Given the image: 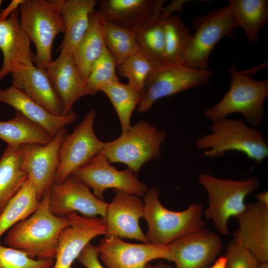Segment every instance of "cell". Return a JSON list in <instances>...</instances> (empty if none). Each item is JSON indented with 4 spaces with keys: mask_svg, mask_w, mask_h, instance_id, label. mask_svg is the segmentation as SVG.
Segmentation results:
<instances>
[{
    "mask_svg": "<svg viewBox=\"0 0 268 268\" xmlns=\"http://www.w3.org/2000/svg\"><path fill=\"white\" fill-rule=\"evenodd\" d=\"M50 189L32 214L8 230L4 239L6 246L23 251L33 259L55 260L60 235L69 222L66 217L58 216L50 210Z\"/></svg>",
    "mask_w": 268,
    "mask_h": 268,
    "instance_id": "cell-1",
    "label": "cell"
},
{
    "mask_svg": "<svg viewBox=\"0 0 268 268\" xmlns=\"http://www.w3.org/2000/svg\"><path fill=\"white\" fill-rule=\"evenodd\" d=\"M209 131L195 142L196 147L203 151L201 156L217 159L237 151L257 163L268 156V142L263 133L243 119L219 120L212 122Z\"/></svg>",
    "mask_w": 268,
    "mask_h": 268,
    "instance_id": "cell-2",
    "label": "cell"
},
{
    "mask_svg": "<svg viewBox=\"0 0 268 268\" xmlns=\"http://www.w3.org/2000/svg\"><path fill=\"white\" fill-rule=\"evenodd\" d=\"M230 87L221 99L204 111L212 122L239 114L249 126L257 128L265 116V101L268 95V80H256L239 71L235 63L229 70Z\"/></svg>",
    "mask_w": 268,
    "mask_h": 268,
    "instance_id": "cell-3",
    "label": "cell"
},
{
    "mask_svg": "<svg viewBox=\"0 0 268 268\" xmlns=\"http://www.w3.org/2000/svg\"><path fill=\"white\" fill-rule=\"evenodd\" d=\"M157 188L148 189L143 196L144 216L148 231L145 234L150 243L167 246L176 240L202 228V206L193 203L182 211H173L160 202Z\"/></svg>",
    "mask_w": 268,
    "mask_h": 268,
    "instance_id": "cell-4",
    "label": "cell"
},
{
    "mask_svg": "<svg viewBox=\"0 0 268 268\" xmlns=\"http://www.w3.org/2000/svg\"><path fill=\"white\" fill-rule=\"evenodd\" d=\"M198 181L208 195V206L203 211L204 216L212 221L220 234L228 235L229 218L245 210V199L258 189V179L250 177L239 180L227 179L202 173L199 175Z\"/></svg>",
    "mask_w": 268,
    "mask_h": 268,
    "instance_id": "cell-5",
    "label": "cell"
},
{
    "mask_svg": "<svg viewBox=\"0 0 268 268\" xmlns=\"http://www.w3.org/2000/svg\"><path fill=\"white\" fill-rule=\"evenodd\" d=\"M63 0H24L18 9L21 26L35 46L34 65L41 68L53 61L52 49L57 35L65 33L61 8Z\"/></svg>",
    "mask_w": 268,
    "mask_h": 268,
    "instance_id": "cell-6",
    "label": "cell"
},
{
    "mask_svg": "<svg viewBox=\"0 0 268 268\" xmlns=\"http://www.w3.org/2000/svg\"><path fill=\"white\" fill-rule=\"evenodd\" d=\"M166 137L164 131L142 120L117 138L104 142L101 152L110 163H124L136 175L146 162L161 157Z\"/></svg>",
    "mask_w": 268,
    "mask_h": 268,
    "instance_id": "cell-7",
    "label": "cell"
},
{
    "mask_svg": "<svg viewBox=\"0 0 268 268\" xmlns=\"http://www.w3.org/2000/svg\"><path fill=\"white\" fill-rule=\"evenodd\" d=\"M238 26L229 5L212 10L202 16L194 18L195 31L184 65L200 70H208L210 55L218 41L233 35Z\"/></svg>",
    "mask_w": 268,
    "mask_h": 268,
    "instance_id": "cell-8",
    "label": "cell"
},
{
    "mask_svg": "<svg viewBox=\"0 0 268 268\" xmlns=\"http://www.w3.org/2000/svg\"><path fill=\"white\" fill-rule=\"evenodd\" d=\"M213 73L184 64L165 63L156 66L146 81L137 111L144 113L161 98L206 84Z\"/></svg>",
    "mask_w": 268,
    "mask_h": 268,
    "instance_id": "cell-9",
    "label": "cell"
},
{
    "mask_svg": "<svg viewBox=\"0 0 268 268\" xmlns=\"http://www.w3.org/2000/svg\"><path fill=\"white\" fill-rule=\"evenodd\" d=\"M96 116V111L91 110L72 132L66 135L60 148L59 165L53 184L64 182L102 152L104 142L97 137L94 130Z\"/></svg>",
    "mask_w": 268,
    "mask_h": 268,
    "instance_id": "cell-10",
    "label": "cell"
},
{
    "mask_svg": "<svg viewBox=\"0 0 268 268\" xmlns=\"http://www.w3.org/2000/svg\"><path fill=\"white\" fill-rule=\"evenodd\" d=\"M93 190L97 198L104 201V193L109 188L120 190L138 197L143 196L148 190L129 167L118 170L102 153L72 174Z\"/></svg>",
    "mask_w": 268,
    "mask_h": 268,
    "instance_id": "cell-11",
    "label": "cell"
},
{
    "mask_svg": "<svg viewBox=\"0 0 268 268\" xmlns=\"http://www.w3.org/2000/svg\"><path fill=\"white\" fill-rule=\"evenodd\" d=\"M108 204L95 197L89 187L72 174L62 183L53 184L50 189L49 208L58 216L78 212L83 216L100 215L104 219Z\"/></svg>",
    "mask_w": 268,
    "mask_h": 268,
    "instance_id": "cell-12",
    "label": "cell"
},
{
    "mask_svg": "<svg viewBox=\"0 0 268 268\" xmlns=\"http://www.w3.org/2000/svg\"><path fill=\"white\" fill-rule=\"evenodd\" d=\"M67 134L64 127L46 144L30 143L19 146L22 167L28 174L40 201L53 184L59 165L60 148Z\"/></svg>",
    "mask_w": 268,
    "mask_h": 268,
    "instance_id": "cell-13",
    "label": "cell"
},
{
    "mask_svg": "<svg viewBox=\"0 0 268 268\" xmlns=\"http://www.w3.org/2000/svg\"><path fill=\"white\" fill-rule=\"evenodd\" d=\"M95 247L107 268H145L152 261L169 259L168 245L128 243L118 237L105 236Z\"/></svg>",
    "mask_w": 268,
    "mask_h": 268,
    "instance_id": "cell-14",
    "label": "cell"
},
{
    "mask_svg": "<svg viewBox=\"0 0 268 268\" xmlns=\"http://www.w3.org/2000/svg\"><path fill=\"white\" fill-rule=\"evenodd\" d=\"M65 217L69 225L61 232L53 268H70L85 248L95 237L105 235L107 226L102 217H88L73 212Z\"/></svg>",
    "mask_w": 268,
    "mask_h": 268,
    "instance_id": "cell-15",
    "label": "cell"
},
{
    "mask_svg": "<svg viewBox=\"0 0 268 268\" xmlns=\"http://www.w3.org/2000/svg\"><path fill=\"white\" fill-rule=\"evenodd\" d=\"M168 246V261L175 268H206L221 252L223 243L215 233L202 228Z\"/></svg>",
    "mask_w": 268,
    "mask_h": 268,
    "instance_id": "cell-16",
    "label": "cell"
},
{
    "mask_svg": "<svg viewBox=\"0 0 268 268\" xmlns=\"http://www.w3.org/2000/svg\"><path fill=\"white\" fill-rule=\"evenodd\" d=\"M114 191L115 195L108 204L104 218L107 226L105 236L150 243L139 225V219L144 216V202L140 197L120 190Z\"/></svg>",
    "mask_w": 268,
    "mask_h": 268,
    "instance_id": "cell-17",
    "label": "cell"
},
{
    "mask_svg": "<svg viewBox=\"0 0 268 268\" xmlns=\"http://www.w3.org/2000/svg\"><path fill=\"white\" fill-rule=\"evenodd\" d=\"M164 0H102L97 10L102 18L130 32L142 30L155 22Z\"/></svg>",
    "mask_w": 268,
    "mask_h": 268,
    "instance_id": "cell-18",
    "label": "cell"
},
{
    "mask_svg": "<svg viewBox=\"0 0 268 268\" xmlns=\"http://www.w3.org/2000/svg\"><path fill=\"white\" fill-rule=\"evenodd\" d=\"M31 42L21 26L18 9L0 21V50L3 58L0 80L34 64L35 54L31 51Z\"/></svg>",
    "mask_w": 268,
    "mask_h": 268,
    "instance_id": "cell-19",
    "label": "cell"
},
{
    "mask_svg": "<svg viewBox=\"0 0 268 268\" xmlns=\"http://www.w3.org/2000/svg\"><path fill=\"white\" fill-rule=\"evenodd\" d=\"M45 70L63 103V116L73 112L72 107L79 98L92 95L86 80L75 65L72 54L64 50L60 51L58 57L49 63Z\"/></svg>",
    "mask_w": 268,
    "mask_h": 268,
    "instance_id": "cell-20",
    "label": "cell"
},
{
    "mask_svg": "<svg viewBox=\"0 0 268 268\" xmlns=\"http://www.w3.org/2000/svg\"><path fill=\"white\" fill-rule=\"evenodd\" d=\"M239 228L234 238L248 249L259 263L268 262V207L258 202L247 204L236 217Z\"/></svg>",
    "mask_w": 268,
    "mask_h": 268,
    "instance_id": "cell-21",
    "label": "cell"
},
{
    "mask_svg": "<svg viewBox=\"0 0 268 268\" xmlns=\"http://www.w3.org/2000/svg\"><path fill=\"white\" fill-rule=\"evenodd\" d=\"M0 103L14 108L40 127L52 137L77 118L73 111L66 116H57L50 113L13 85L6 89L0 88Z\"/></svg>",
    "mask_w": 268,
    "mask_h": 268,
    "instance_id": "cell-22",
    "label": "cell"
},
{
    "mask_svg": "<svg viewBox=\"0 0 268 268\" xmlns=\"http://www.w3.org/2000/svg\"><path fill=\"white\" fill-rule=\"evenodd\" d=\"M12 85L50 113L63 116V104L45 69L34 64L11 74Z\"/></svg>",
    "mask_w": 268,
    "mask_h": 268,
    "instance_id": "cell-23",
    "label": "cell"
},
{
    "mask_svg": "<svg viewBox=\"0 0 268 268\" xmlns=\"http://www.w3.org/2000/svg\"><path fill=\"white\" fill-rule=\"evenodd\" d=\"M98 4L96 0H63L61 12L65 32L59 51L64 50L73 55L89 27L91 15Z\"/></svg>",
    "mask_w": 268,
    "mask_h": 268,
    "instance_id": "cell-24",
    "label": "cell"
},
{
    "mask_svg": "<svg viewBox=\"0 0 268 268\" xmlns=\"http://www.w3.org/2000/svg\"><path fill=\"white\" fill-rule=\"evenodd\" d=\"M103 21L95 9L91 15L89 27L73 55L75 65L85 80L106 47L103 36Z\"/></svg>",
    "mask_w": 268,
    "mask_h": 268,
    "instance_id": "cell-25",
    "label": "cell"
},
{
    "mask_svg": "<svg viewBox=\"0 0 268 268\" xmlns=\"http://www.w3.org/2000/svg\"><path fill=\"white\" fill-rule=\"evenodd\" d=\"M28 178L21 166L19 146H7L0 157V214Z\"/></svg>",
    "mask_w": 268,
    "mask_h": 268,
    "instance_id": "cell-26",
    "label": "cell"
},
{
    "mask_svg": "<svg viewBox=\"0 0 268 268\" xmlns=\"http://www.w3.org/2000/svg\"><path fill=\"white\" fill-rule=\"evenodd\" d=\"M0 139L7 146L19 147L25 143L46 144L53 139L40 127L15 110L14 117L0 121Z\"/></svg>",
    "mask_w": 268,
    "mask_h": 268,
    "instance_id": "cell-27",
    "label": "cell"
},
{
    "mask_svg": "<svg viewBox=\"0 0 268 268\" xmlns=\"http://www.w3.org/2000/svg\"><path fill=\"white\" fill-rule=\"evenodd\" d=\"M228 5L238 26L243 29L251 42L258 43L260 31L268 21V1L230 0Z\"/></svg>",
    "mask_w": 268,
    "mask_h": 268,
    "instance_id": "cell-28",
    "label": "cell"
},
{
    "mask_svg": "<svg viewBox=\"0 0 268 268\" xmlns=\"http://www.w3.org/2000/svg\"><path fill=\"white\" fill-rule=\"evenodd\" d=\"M40 201L28 178L0 214V237L15 224L32 214Z\"/></svg>",
    "mask_w": 268,
    "mask_h": 268,
    "instance_id": "cell-29",
    "label": "cell"
},
{
    "mask_svg": "<svg viewBox=\"0 0 268 268\" xmlns=\"http://www.w3.org/2000/svg\"><path fill=\"white\" fill-rule=\"evenodd\" d=\"M163 18L165 35V62L170 64H184L192 35L187 26L177 16L171 14Z\"/></svg>",
    "mask_w": 268,
    "mask_h": 268,
    "instance_id": "cell-30",
    "label": "cell"
},
{
    "mask_svg": "<svg viewBox=\"0 0 268 268\" xmlns=\"http://www.w3.org/2000/svg\"><path fill=\"white\" fill-rule=\"evenodd\" d=\"M100 91L108 96L115 108L120 122L122 133L127 132L131 126L133 112L139 104L142 95L128 83L120 81L105 85Z\"/></svg>",
    "mask_w": 268,
    "mask_h": 268,
    "instance_id": "cell-31",
    "label": "cell"
},
{
    "mask_svg": "<svg viewBox=\"0 0 268 268\" xmlns=\"http://www.w3.org/2000/svg\"><path fill=\"white\" fill-rule=\"evenodd\" d=\"M103 36L105 46L117 65L140 51L139 44L132 32L104 20Z\"/></svg>",
    "mask_w": 268,
    "mask_h": 268,
    "instance_id": "cell-32",
    "label": "cell"
},
{
    "mask_svg": "<svg viewBox=\"0 0 268 268\" xmlns=\"http://www.w3.org/2000/svg\"><path fill=\"white\" fill-rule=\"evenodd\" d=\"M140 48V51L157 66L166 63L165 35L163 18L148 27L132 32Z\"/></svg>",
    "mask_w": 268,
    "mask_h": 268,
    "instance_id": "cell-33",
    "label": "cell"
},
{
    "mask_svg": "<svg viewBox=\"0 0 268 268\" xmlns=\"http://www.w3.org/2000/svg\"><path fill=\"white\" fill-rule=\"evenodd\" d=\"M156 66L140 51L130 56L117 67L120 75L127 78L128 84L143 95L146 81Z\"/></svg>",
    "mask_w": 268,
    "mask_h": 268,
    "instance_id": "cell-34",
    "label": "cell"
},
{
    "mask_svg": "<svg viewBox=\"0 0 268 268\" xmlns=\"http://www.w3.org/2000/svg\"><path fill=\"white\" fill-rule=\"evenodd\" d=\"M117 66L115 59L105 47L102 55L92 66L86 80L92 95L100 91L105 85L120 81L116 73Z\"/></svg>",
    "mask_w": 268,
    "mask_h": 268,
    "instance_id": "cell-35",
    "label": "cell"
},
{
    "mask_svg": "<svg viewBox=\"0 0 268 268\" xmlns=\"http://www.w3.org/2000/svg\"><path fill=\"white\" fill-rule=\"evenodd\" d=\"M54 260L30 257L23 251L0 242V268H53Z\"/></svg>",
    "mask_w": 268,
    "mask_h": 268,
    "instance_id": "cell-36",
    "label": "cell"
},
{
    "mask_svg": "<svg viewBox=\"0 0 268 268\" xmlns=\"http://www.w3.org/2000/svg\"><path fill=\"white\" fill-rule=\"evenodd\" d=\"M225 256L227 268H258L259 264L255 256L235 238L228 245Z\"/></svg>",
    "mask_w": 268,
    "mask_h": 268,
    "instance_id": "cell-37",
    "label": "cell"
},
{
    "mask_svg": "<svg viewBox=\"0 0 268 268\" xmlns=\"http://www.w3.org/2000/svg\"><path fill=\"white\" fill-rule=\"evenodd\" d=\"M77 259L85 268H104L99 261L96 247L90 243L83 249Z\"/></svg>",
    "mask_w": 268,
    "mask_h": 268,
    "instance_id": "cell-38",
    "label": "cell"
},
{
    "mask_svg": "<svg viewBox=\"0 0 268 268\" xmlns=\"http://www.w3.org/2000/svg\"><path fill=\"white\" fill-rule=\"evenodd\" d=\"M24 0H13L8 5L0 12V21L5 20L15 10L18 9Z\"/></svg>",
    "mask_w": 268,
    "mask_h": 268,
    "instance_id": "cell-39",
    "label": "cell"
},
{
    "mask_svg": "<svg viewBox=\"0 0 268 268\" xmlns=\"http://www.w3.org/2000/svg\"><path fill=\"white\" fill-rule=\"evenodd\" d=\"M185 1L186 0H183L172 1L166 6L163 7L161 13L165 16L173 14L174 12L180 10L182 8Z\"/></svg>",
    "mask_w": 268,
    "mask_h": 268,
    "instance_id": "cell-40",
    "label": "cell"
},
{
    "mask_svg": "<svg viewBox=\"0 0 268 268\" xmlns=\"http://www.w3.org/2000/svg\"><path fill=\"white\" fill-rule=\"evenodd\" d=\"M209 268H227V259L225 256L217 259Z\"/></svg>",
    "mask_w": 268,
    "mask_h": 268,
    "instance_id": "cell-41",
    "label": "cell"
},
{
    "mask_svg": "<svg viewBox=\"0 0 268 268\" xmlns=\"http://www.w3.org/2000/svg\"><path fill=\"white\" fill-rule=\"evenodd\" d=\"M257 202L268 207V192L264 191L256 195Z\"/></svg>",
    "mask_w": 268,
    "mask_h": 268,
    "instance_id": "cell-42",
    "label": "cell"
},
{
    "mask_svg": "<svg viewBox=\"0 0 268 268\" xmlns=\"http://www.w3.org/2000/svg\"><path fill=\"white\" fill-rule=\"evenodd\" d=\"M145 268H173L171 266L163 262H159L156 264H147Z\"/></svg>",
    "mask_w": 268,
    "mask_h": 268,
    "instance_id": "cell-43",
    "label": "cell"
},
{
    "mask_svg": "<svg viewBox=\"0 0 268 268\" xmlns=\"http://www.w3.org/2000/svg\"><path fill=\"white\" fill-rule=\"evenodd\" d=\"M258 268H268V262L259 263Z\"/></svg>",
    "mask_w": 268,
    "mask_h": 268,
    "instance_id": "cell-44",
    "label": "cell"
},
{
    "mask_svg": "<svg viewBox=\"0 0 268 268\" xmlns=\"http://www.w3.org/2000/svg\"><path fill=\"white\" fill-rule=\"evenodd\" d=\"M2 1H3L2 0H0V7L1 4L2 3Z\"/></svg>",
    "mask_w": 268,
    "mask_h": 268,
    "instance_id": "cell-45",
    "label": "cell"
}]
</instances>
